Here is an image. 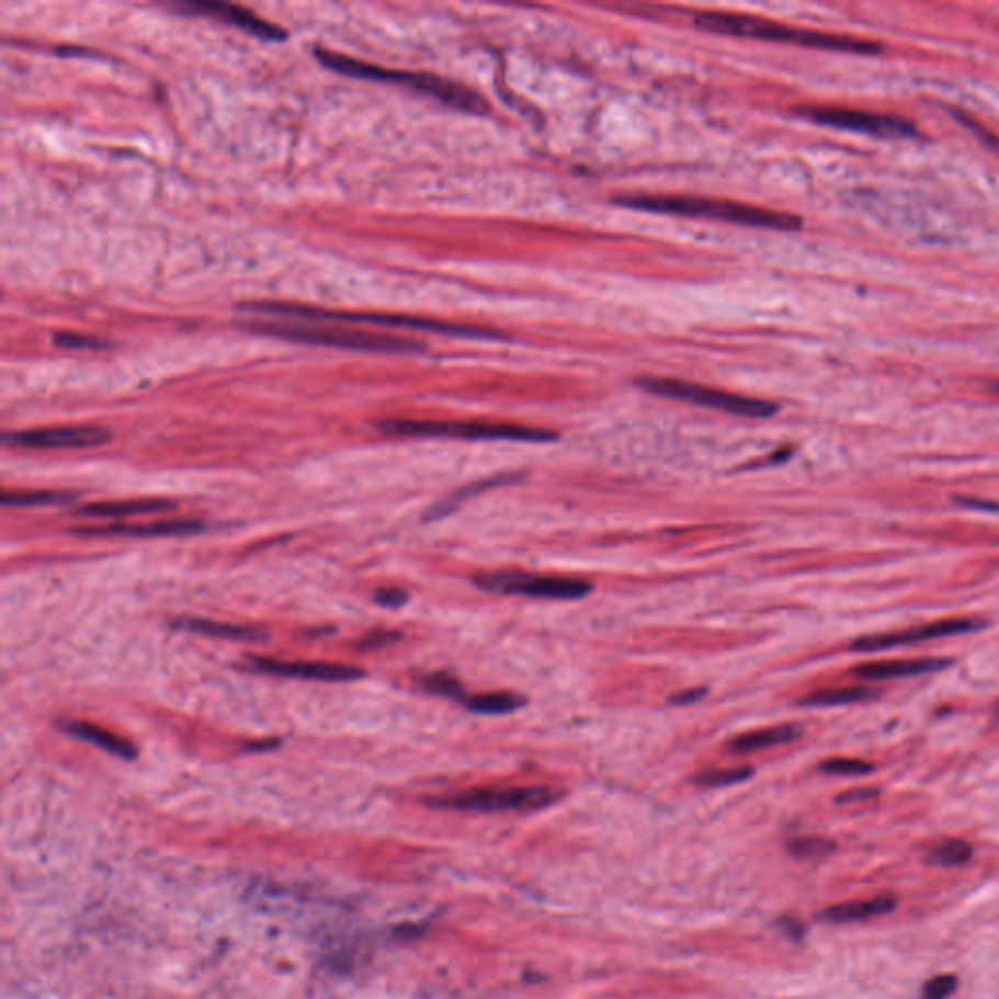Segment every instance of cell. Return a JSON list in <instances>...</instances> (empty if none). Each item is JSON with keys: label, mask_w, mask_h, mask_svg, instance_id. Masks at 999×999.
<instances>
[{"label": "cell", "mask_w": 999, "mask_h": 999, "mask_svg": "<svg viewBox=\"0 0 999 999\" xmlns=\"http://www.w3.org/2000/svg\"><path fill=\"white\" fill-rule=\"evenodd\" d=\"M174 627L186 628V631L200 633V635H207V637L229 638V640H250V643H257V640H264V638H268L264 631H258V628L242 627V625H229V623H217V621L194 620V617H192V620L177 621Z\"/></svg>", "instance_id": "44dd1931"}, {"label": "cell", "mask_w": 999, "mask_h": 999, "mask_svg": "<svg viewBox=\"0 0 999 999\" xmlns=\"http://www.w3.org/2000/svg\"><path fill=\"white\" fill-rule=\"evenodd\" d=\"M996 390H998V393H999V383H998V385H996Z\"/></svg>", "instance_id": "74e56055"}, {"label": "cell", "mask_w": 999, "mask_h": 999, "mask_svg": "<svg viewBox=\"0 0 999 999\" xmlns=\"http://www.w3.org/2000/svg\"><path fill=\"white\" fill-rule=\"evenodd\" d=\"M4 443L12 447L30 450H84L98 447L112 440V434L97 425H63V428H44L30 432L4 434Z\"/></svg>", "instance_id": "8fae6325"}, {"label": "cell", "mask_w": 999, "mask_h": 999, "mask_svg": "<svg viewBox=\"0 0 999 999\" xmlns=\"http://www.w3.org/2000/svg\"><path fill=\"white\" fill-rule=\"evenodd\" d=\"M781 926L785 928L791 938H803V933H805V926L798 920H781Z\"/></svg>", "instance_id": "d590c367"}, {"label": "cell", "mask_w": 999, "mask_h": 999, "mask_svg": "<svg viewBox=\"0 0 999 999\" xmlns=\"http://www.w3.org/2000/svg\"><path fill=\"white\" fill-rule=\"evenodd\" d=\"M475 584L480 590L496 593H510V595H527L541 600H580L592 593V584L584 580H576L568 576H540L520 570H502V572H487L475 578Z\"/></svg>", "instance_id": "9c48e42d"}, {"label": "cell", "mask_w": 999, "mask_h": 999, "mask_svg": "<svg viewBox=\"0 0 999 999\" xmlns=\"http://www.w3.org/2000/svg\"><path fill=\"white\" fill-rule=\"evenodd\" d=\"M974 849L968 841L945 840L929 849L928 861L938 867H963L973 859Z\"/></svg>", "instance_id": "cb8c5ba5"}, {"label": "cell", "mask_w": 999, "mask_h": 999, "mask_svg": "<svg viewBox=\"0 0 999 999\" xmlns=\"http://www.w3.org/2000/svg\"><path fill=\"white\" fill-rule=\"evenodd\" d=\"M752 775V768H728V770L703 771L693 777V783L699 787H725V785L742 783Z\"/></svg>", "instance_id": "4316f807"}, {"label": "cell", "mask_w": 999, "mask_h": 999, "mask_svg": "<svg viewBox=\"0 0 999 999\" xmlns=\"http://www.w3.org/2000/svg\"><path fill=\"white\" fill-rule=\"evenodd\" d=\"M242 327L258 332V334L285 338V340H295V342H305V344L355 350V352L420 354L425 350L422 342L412 340V338L365 332V330H354V328L322 327V325H302V322H247Z\"/></svg>", "instance_id": "277c9868"}, {"label": "cell", "mask_w": 999, "mask_h": 999, "mask_svg": "<svg viewBox=\"0 0 999 999\" xmlns=\"http://www.w3.org/2000/svg\"><path fill=\"white\" fill-rule=\"evenodd\" d=\"M801 735H803V730L798 725L770 726V728L750 730V733L736 736L728 742V750L736 753L760 752V750H768L775 746L795 742Z\"/></svg>", "instance_id": "d6986e66"}, {"label": "cell", "mask_w": 999, "mask_h": 999, "mask_svg": "<svg viewBox=\"0 0 999 999\" xmlns=\"http://www.w3.org/2000/svg\"><path fill=\"white\" fill-rule=\"evenodd\" d=\"M951 666L949 658H910V660H883V662L861 663L853 668V673L867 681L896 680L911 678L921 673L939 672Z\"/></svg>", "instance_id": "2e32d148"}, {"label": "cell", "mask_w": 999, "mask_h": 999, "mask_svg": "<svg viewBox=\"0 0 999 999\" xmlns=\"http://www.w3.org/2000/svg\"><path fill=\"white\" fill-rule=\"evenodd\" d=\"M174 502L162 500V498H143V500H117V502H98V504L84 506L80 510H75V515L80 518H124V515H137V513L169 512L174 508Z\"/></svg>", "instance_id": "ffe728a7"}, {"label": "cell", "mask_w": 999, "mask_h": 999, "mask_svg": "<svg viewBox=\"0 0 999 999\" xmlns=\"http://www.w3.org/2000/svg\"><path fill=\"white\" fill-rule=\"evenodd\" d=\"M956 502H961L964 506H970V508H978V510H999V504H990V502H978V500H970V498H958Z\"/></svg>", "instance_id": "8d00e7d4"}, {"label": "cell", "mask_w": 999, "mask_h": 999, "mask_svg": "<svg viewBox=\"0 0 999 999\" xmlns=\"http://www.w3.org/2000/svg\"><path fill=\"white\" fill-rule=\"evenodd\" d=\"M397 633H375V635H370V637L363 640V650H365V648H377V646L389 645V643L397 640Z\"/></svg>", "instance_id": "e575fe53"}, {"label": "cell", "mask_w": 999, "mask_h": 999, "mask_svg": "<svg viewBox=\"0 0 999 999\" xmlns=\"http://www.w3.org/2000/svg\"><path fill=\"white\" fill-rule=\"evenodd\" d=\"M637 385L646 393L658 397L683 400L699 407L713 408L726 415L743 416V418H770L777 412L779 407L770 400L743 397L728 390L715 389L707 385L690 383V381L672 379V377H652L645 375L637 379Z\"/></svg>", "instance_id": "52a82bcc"}, {"label": "cell", "mask_w": 999, "mask_h": 999, "mask_svg": "<svg viewBox=\"0 0 999 999\" xmlns=\"http://www.w3.org/2000/svg\"><path fill=\"white\" fill-rule=\"evenodd\" d=\"M613 204L637 212L666 213L693 219L699 217L753 229L796 230L803 225V222L791 213L693 195L627 194L613 197Z\"/></svg>", "instance_id": "6da1fadb"}, {"label": "cell", "mask_w": 999, "mask_h": 999, "mask_svg": "<svg viewBox=\"0 0 999 999\" xmlns=\"http://www.w3.org/2000/svg\"><path fill=\"white\" fill-rule=\"evenodd\" d=\"M801 114L816 124L867 133L881 139H908L918 135L913 124L898 115L876 114L851 107H801Z\"/></svg>", "instance_id": "30bf717a"}, {"label": "cell", "mask_w": 999, "mask_h": 999, "mask_svg": "<svg viewBox=\"0 0 999 999\" xmlns=\"http://www.w3.org/2000/svg\"><path fill=\"white\" fill-rule=\"evenodd\" d=\"M695 26L711 32V34H720V36L746 37V39H761V42H775V44L805 45V47H814V49L843 52V54L873 55L883 52L881 44L869 42V39L783 26L777 22L743 16V14L705 12L695 19Z\"/></svg>", "instance_id": "7a4b0ae2"}, {"label": "cell", "mask_w": 999, "mask_h": 999, "mask_svg": "<svg viewBox=\"0 0 999 999\" xmlns=\"http://www.w3.org/2000/svg\"><path fill=\"white\" fill-rule=\"evenodd\" d=\"M177 9H182L184 12H195L200 16H207V19H215L227 24V26L239 27V30H245L250 36L258 37V39H264V42H282L285 39V32L282 27L274 26L265 20L258 19L257 14L248 12V10L240 9V7H235V4H223V2H184V4H178Z\"/></svg>", "instance_id": "5bb4252c"}, {"label": "cell", "mask_w": 999, "mask_h": 999, "mask_svg": "<svg viewBox=\"0 0 999 999\" xmlns=\"http://www.w3.org/2000/svg\"><path fill=\"white\" fill-rule=\"evenodd\" d=\"M787 851L796 859H824L836 851V843L822 836H801L787 841Z\"/></svg>", "instance_id": "484cf974"}, {"label": "cell", "mask_w": 999, "mask_h": 999, "mask_svg": "<svg viewBox=\"0 0 999 999\" xmlns=\"http://www.w3.org/2000/svg\"><path fill=\"white\" fill-rule=\"evenodd\" d=\"M247 668L248 670H254V672L315 681H355L365 676V672L360 670V668L344 666V663L283 662V660L258 658V656L248 658Z\"/></svg>", "instance_id": "4fadbf2b"}, {"label": "cell", "mask_w": 999, "mask_h": 999, "mask_svg": "<svg viewBox=\"0 0 999 999\" xmlns=\"http://www.w3.org/2000/svg\"><path fill=\"white\" fill-rule=\"evenodd\" d=\"M998 715H999V705H998Z\"/></svg>", "instance_id": "f35d334b"}, {"label": "cell", "mask_w": 999, "mask_h": 999, "mask_svg": "<svg viewBox=\"0 0 999 999\" xmlns=\"http://www.w3.org/2000/svg\"><path fill=\"white\" fill-rule=\"evenodd\" d=\"M560 798L550 787L470 788L457 795L432 796L425 805L463 813H506V810H540Z\"/></svg>", "instance_id": "ba28073f"}, {"label": "cell", "mask_w": 999, "mask_h": 999, "mask_svg": "<svg viewBox=\"0 0 999 999\" xmlns=\"http://www.w3.org/2000/svg\"><path fill=\"white\" fill-rule=\"evenodd\" d=\"M878 796V791L876 788L865 787V788H851L848 793L838 796L836 801L840 805H855V803H865V801H873Z\"/></svg>", "instance_id": "d6a6232c"}, {"label": "cell", "mask_w": 999, "mask_h": 999, "mask_svg": "<svg viewBox=\"0 0 999 999\" xmlns=\"http://www.w3.org/2000/svg\"><path fill=\"white\" fill-rule=\"evenodd\" d=\"M204 523L197 520H172L155 523H114L102 527H77L71 533L82 537H172L194 535L204 531Z\"/></svg>", "instance_id": "9a60e30c"}, {"label": "cell", "mask_w": 999, "mask_h": 999, "mask_svg": "<svg viewBox=\"0 0 999 999\" xmlns=\"http://www.w3.org/2000/svg\"><path fill=\"white\" fill-rule=\"evenodd\" d=\"M876 697V691L863 685H851V688H830V690H818L808 693L801 703L803 705H814V707H831V705H849V703H861L869 699Z\"/></svg>", "instance_id": "603a6c76"}, {"label": "cell", "mask_w": 999, "mask_h": 999, "mask_svg": "<svg viewBox=\"0 0 999 999\" xmlns=\"http://www.w3.org/2000/svg\"><path fill=\"white\" fill-rule=\"evenodd\" d=\"M408 600V593L405 590H398V588H385V590H379L375 593V603L381 605V608H400L405 605Z\"/></svg>", "instance_id": "1f68e13d"}, {"label": "cell", "mask_w": 999, "mask_h": 999, "mask_svg": "<svg viewBox=\"0 0 999 999\" xmlns=\"http://www.w3.org/2000/svg\"><path fill=\"white\" fill-rule=\"evenodd\" d=\"M463 705L469 708L470 713L478 715H508L525 705V697L512 693V691H495V693H480V695H467Z\"/></svg>", "instance_id": "7402d4cb"}, {"label": "cell", "mask_w": 999, "mask_h": 999, "mask_svg": "<svg viewBox=\"0 0 999 999\" xmlns=\"http://www.w3.org/2000/svg\"><path fill=\"white\" fill-rule=\"evenodd\" d=\"M705 693H707V690H703V688L701 690L681 691V693H676L670 699V703H673V705H691V703H697V701L705 697Z\"/></svg>", "instance_id": "836d02e7"}, {"label": "cell", "mask_w": 999, "mask_h": 999, "mask_svg": "<svg viewBox=\"0 0 999 999\" xmlns=\"http://www.w3.org/2000/svg\"><path fill=\"white\" fill-rule=\"evenodd\" d=\"M820 771L826 775H867L873 771V763L855 758H831L820 763Z\"/></svg>", "instance_id": "f1b7e54d"}, {"label": "cell", "mask_w": 999, "mask_h": 999, "mask_svg": "<svg viewBox=\"0 0 999 999\" xmlns=\"http://www.w3.org/2000/svg\"><path fill=\"white\" fill-rule=\"evenodd\" d=\"M57 726L61 728L63 733L75 736V738H80V740H87V742L94 743L100 750H104V752L107 753H114V756L122 758V760L133 761L137 758V748H135L129 740H125L122 736L114 735V733H110V730H104V728H100V726L92 725V723H84V720H59Z\"/></svg>", "instance_id": "ac0fdd59"}, {"label": "cell", "mask_w": 999, "mask_h": 999, "mask_svg": "<svg viewBox=\"0 0 999 999\" xmlns=\"http://www.w3.org/2000/svg\"><path fill=\"white\" fill-rule=\"evenodd\" d=\"M958 988L955 974H939L923 984L921 999H949Z\"/></svg>", "instance_id": "f546056e"}, {"label": "cell", "mask_w": 999, "mask_h": 999, "mask_svg": "<svg viewBox=\"0 0 999 999\" xmlns=\"http://www.w3.org/2000/svg\"><path fill=\"white\" fill-rule=\"evenodd\" d=\"M77 498L75 492H61V490H34V492H14L9 490L2 496L4 506H45V504H67Z\"/></svg>", "instance_id": "d4e9b609"}, {"label": "cell", "mask_w": 999, "mask_h": 999, "mask_svg": "<svg viewBox=\"0 0 999 999\" xmlns=\"http://www.w3.org/2000/svg\"><path fill=\"white\" fill-rule=\"evenodd\" d=\"M55 344L61 348H72V350H104L107 348L106 342L98 338L82 337V334H72V332H59L54 337Z\"/></svg>", "instance_id": "4dcf8cb0"}, {"label": "cell", "mask_w": 999, "mask_h": 999, "mask_svg": "<svg viewBox=\"0 0 999 999\" xmlns=\"http://www.w3.org/2000/svg\"><path fill=\"white\" fill-rule=\"evenodd\" d=\"M424 688L430 693H434V695L455 699L459 703L467 699V691L461 685V681L457 678H453L452 673L438 672L428 676L424 680Z\"/></svg>", "instance_id": "83f0119b"}, {"label": "cell", "mask_w": 999, "mask_h": 999, "mask_svg": "<svg viewBox=\"0 0 999 999\" xmlns=\"http://www.w3.org/2000/svg\"><path fill=\"white\" fill-rule=\"evenodd\" d=\"M981 627H986V623L980 620L935 621V623H923V625L904 628V631H896V633L858 638L851 645V650H855V652H876V650L911 645V643H923V640H933V638L956 637V635H964V633L980 631Z\"/></svg>", "instance_id": "7c38bea8"}, {"label": "cell", "mask_w": 999, "mask_h": 999, "mask_svg": "<svg viewBox=\"0 0 999 999\" xmlns=\"http://www.w3.org/2000/svg\"><path fill=\"white\" fill-rule=\"evenodd\" d=\"M315 57L319 59L325 67L340 75L355 77V79L379 80V82H393V84H402L410 89L420 90L430 97L438 98L447 106L457 107L461 112L469 114H487V102L478 97L475 90L467 89L463 84H457L453 80L442 79L435 75H425V72H405L389 71L372 63L357 61L348 55L334 54L328 49H315Z\"/></svg>", "instance_id": "3957f363"}, {"label": "cell", "mask_w": 999, "mask_h": 999, "mask_svg": "<svg viewBox=\"0 0 999 999\" xmlns=\"http://www.w3.org/2000/svg\"><path fill=\"white\" fill-rule=\"evenodd\" d=\"M381 432L410 438H453V440H508V442L547 443L558 435L543 428L504 424V422H450V420H385Z\"/></svg>", "instance_id": "8992f818"}, {"label": "cell", "mask_w": 999, "mask_h": 999, "mask_svg": "<svg viewBox=\"0 0 999 999\" xmlns=\"http://www.w3.org/2000/svg\"><path fill=\"white\" fill-rule=\"evenodd\" d=\"M896 906H898V898L894 894H878L875 898H867V900L833 904L830 908L818 911V920L826 921V923H855V921L886 916L896 910Z\"/></svg>", "instance_id": "e0dca14e"}, {"label": "cell", "mask_w": 999, "mask_h": 999, "mask_svg": "<svg viewBox=\"0 0 999 999\" xmlns=\"http://www.w3.org/2000/svg\"><path fill=\"white\" fill-rule=\"evenodd\" d=\"M242 309L260 313V315H272V317H283V319L297 320H334V322H362V325H375L383 328H405V330H418V332H434V334H447V337L463 338H502L495 330L488 328L469 327V325H455V322H445V320L420 319V317H405V315H379V313H342V310L317 309V307H303V305H292V303H248L242 305Z\"/></svg>", "instance_id": "5b68a950"}]
</instances>
